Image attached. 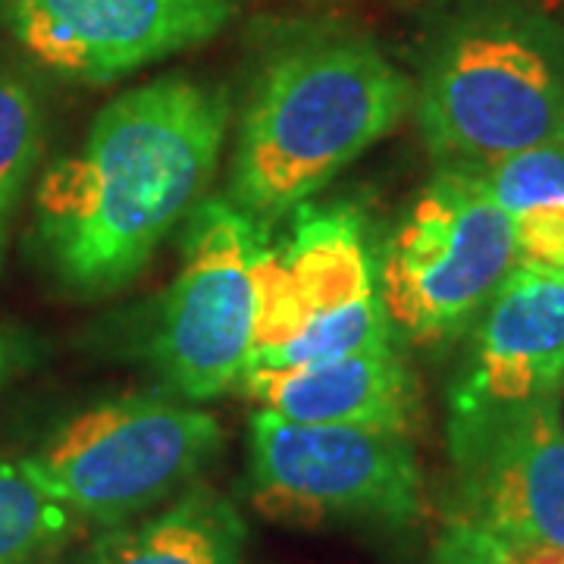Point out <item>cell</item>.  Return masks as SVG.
Here are the masks:
<instances>
[{"label": "cell", "instance_id": "obj_1", "mask_svg": "<svg viewBox=\"0 0 564 564\" xmlns=\"http://www.w3.org/2000/svg\"><path fill=\"white\" fill-rule=\"evenodd\" d=\"M229 98L163 76L104 104L76 151L35 188V239L79 299L120 292L198 204L220 163Z\"/></svg>", "mask_w": 564, "mask_h": 564}, {"label": "cell", "instance_id": "obj_2", "mask_svg": "<svg viewBox=\"0 0 564 564\" xmlns=\"http://www.w3.org/2000/svg\"><path fill=\"white\" fill-rule=\"evenodd\" d=\"M414 85L355 32L280 44L248 91L229 170V202L251 220L295 214L348 163L399 129Z\"/></svg>", "mask_w": 564, "mask_h": 564}, {"label": "cell", "instance_id": "obj_3", "mask_svg": "<svg viewBox=\"0 0 564 564\" xmlns=\"http://www.w3.org/2000/svg\"><path fill=\"white\" fill-rule=\"evenodd\" d=\"M430 154L480 173L518 151L564 141V29L527 7L452 22L414 85Z\"/></svg>", "mask_w": 564, "mask_h": 564}, {"label": "cell", "instance_id": "obj_4", "mask_svg": "<svg viewBox=\"0 0 564 564\" xmlns=\"http://www.w3.org/2000/svg\"><path fill=\"white\" fill-rule=\"evenodd\" d=\"M220 445V421L202 408L120 395L85 408L20 464L76 518L117 527L188 489Z\"/></svg>", "mask_w": 564, "mask_h": 564}, {"label": "cell", "instance_id": "obj_5", "mask_svg": "<svg viewBox=\"0 0 564 564\" xmlns=\"http://www.w3.org/2000/svg\"><path fill=\"white\" fill-rule=\"evenodd\" d=\"M364 217L348 204L299 207L285 245H263L251 367H304L389 343ZM245 370V373H248Z\"/></svg>", "mask_w": 564, "mask_h": 564}, {"label": "cell", "instance_id": "obj_6", "mask_svg": "<svg viewBox=\"0 0 564 564\" xmlns=\"http://www.w3.org/2000/svg\"><path fill=\"white\" fill-rule=\"evenodd\" d=\"M251 502L289 527H408L423 511V470L402 433L285 421L258 411L248 433Z\"/></svg>", "mask_w": 564, "mask_h": 564}, {"label": "cell", "instance_id": "obj_7", "mask_svg": "<svg viewBox=\"0 0 564 564\" xmlns=\"http://www.w3.org/2000/svg\"><path fill=\"white\" fill-rule=\"evenodd\" d=\"M514 267V229L484 180L443 166L395 226L377 282L395 329L443 343L484 311Z\"/></svg>", "mask_w": 564, "mask_h": 564}, {"label": "cell", "instance_id": "obj_8", "mask_svg": "<svg viewBox=\"0 0 564 564\" xmlns=\"http://www.w3.org/2000/svg\"><path fill=\"white\" fill-rule=\"evenodd\" d=\"M261 223L229 198H204L151 333V364L182 402H214L242 383L258 321Z\"/></svg>", "mask_w": 564, "mask_h": 564}, {"label": "cell", "instance_id": "obj_9", "mask_svg": "<svg viewBox=\"0 0 564 564\" xmlns=\"http://www.w3.org/2000/svg\"><path fill=\"white\" fill-rule=\"evenodd\" d=\"M448 452L455 521L505 545L564 549V433L552 392L486 402L455 389Z\"/></svg>", "mask_w": 564, "mask_h": 564}, {"label": "cell", "instance_id": "obj_10", "mask_svg": "<svg viewBox=\"0 0 564 564\" xmlns=\"http://www.w3.org/2000/svg\"><path fill=\"white\" fill-rule=\"evenodd\" d=\"M236 0H0V22L63 79L107 85L217 39Z\"/></svg>", "mask_w": 564, "mask_h": 564}, {"label": "cell", "instance_id": "obj_11", "mask_svg": "<svg viewBox=\"0 0 564 564\" xmlns=\"http://www.w3.org/2000/svg\"><path fill=\"white\" fill-rule=\"evenodd\" d=\"M564 380V270L518 263L484 307L474 361L455 389L486 402H527Z\"/></svg>", "mask_w": 564, "mask_h": 564}, {"label": "cell", "instance_id": "obj_12", "mask_svg": "<svg viewBox=\"0 0 564 564\" xmlns=\"http://www.w3.org/2000/svg\"><path fill=\"white\" fill-rule=\"evenodd\" d=\"M245 395L285 421L361 426L408 436L417 421V380L386 345L304 367H251Z\"/></svg>", "mask_w": 564, "mask_h": 564}, {"label": "cell", "instance_id": "obj_13", "mask_svg": "<svg viewBox=\"0 0 564 564\" xmlns=\"http://www.w3.org/2000/svg\"><path fill=\"white\" fill-rule=\"evenodd\" d=\"M245 533L236 505L192 486L161 514L104 533L85 564H239Z\"/></svg>", "mask_w": 564, "mask_h": 564}, {"label": "cell", "instance_id": "obj_14", "mask_svg": "<svg viewBox=\"0 0 564 564\" xmlns=\"http://www.w3.org/2000/svg\"><path fill=\"white\" fill-rule=\"evenodd\" d=\"M477 176L514 229L518 263L564 270V141L518 151Z\"/></svg>", "mask_w": 564, "mask_h": 564}, {"label": "cell", "instance_id": "obj_15", "mask_svg": "<svg viewBox=\"0 0 564 564\" xmlns=\"http://www.w3.org/2000/svg\"><path fill=\"white\" fill-rule=\"evenodd\" d=\"M76 514L47 499L20 462L0 458V564L39 562L73 533Z\"/></svg>", "mask_w": 564, "mask_h": 564}, {"label": "cell", "instance_id": "obj_16", "mask_svg": "<svg viewBox=\"0 0 564 564\" xmlns=\"http://www.w3.org/2000/svg\"><path fill=\"white\" fill-rule=\"evenodd\" d=\"M44 151V110L35 91L13 73L0 69V242L17 214L22 192Z\"/></svg>", "mask_w": 564, "mask_h": 564}, {"label": "cell", "instance_id": "obj_17", "mask_svg": "<svg viewBox=\"0 0 564 564\" xmlns=\"http://www.w3.org/2000/svg\"><path fill=\"white\" fill-rule=\"evenodd\" d=\"M430 564H502V543L455 521L445 530Z\"/></svg>", "mask_w": 564, "mask_h": 564}, {"label": "cell", "instance_id": "obj_18", "mask_svg": "<svg viewBox=\"0 0 564 564\" xmlns=\"http://www.w3.org/2000/svg\"><path fill=\"white\" fill-rule=\"evenodd\" d=\"M22 364L20 355V339L10 333V329H3L0 326V392H3V386L10 383V377L17 373V367Z\"/></svg>", "mask_w": 564, "mask_h": 564}, {"label": "cell", "instance_id": "obj_19", "mask_svg": "<svg viewBox=\"0 0 564 564\" xmlns=\"http://www.w3.org/2000/svg\"><path fill=\"white\" fill-rule=\"evenodd\" d=\"M552 399H555V414H558V423H562V433H564V380L555 386Z\"/></svg>", "mask_w": 564, "mask_h": 564}, {"label": "cell", "instance_id": "obj_20", "mask_svg": "<svg viewBox=\"0 0 564 564\" xmlns=\"http://www.w3.org/2000/svg\"><path fill=\"white\" fill-rule=\"evenodd\" d=\"M29 564H35V562H29Z\"/></svg>", "mask_w": 564, "mask_h": 564}]
</instances>
